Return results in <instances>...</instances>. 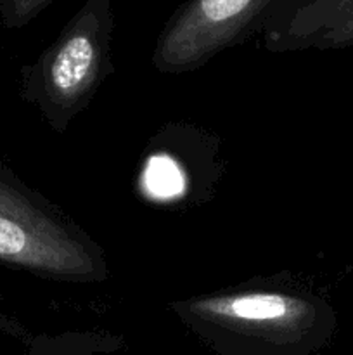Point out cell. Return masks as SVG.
<instances>
[{"label": "cell", "mask_w": 353, "mask_h": 355, "mask_svg": "<svg viewBox=\"0 0 353 355\" xmlns=\"http://www.w3.org/2000/svg\"><path fill=\"white\" fill-rule=\"evenodd\" d=\"M55 0H0V19L7 28H23Z\"/></svg>", "instance_id": "cell-6"}, {"label": "cell", "mask_w": 353, "mask_h": 355, "mask_svg": "<svg viewBox=\"0 0 353 355\" xmlns=\"http://www.w3.org/2000/svg\"><path fill=\"white\" fill-rule=\"evenodd\" d=\"M113 0H85L37 61L23 68V97L59 134L113 71Z\"/></svg>", "instance_id": "cell-2"}, {"label": "cell", "mask_w": 353, "mask_h": 355, "mask_svg": "<svg viewBox=\"0 0 353 355\" xmlns=\"http://www.w3.org/2000/svg\"><path fill=\"white\" fill-rule=\"evenodd\" d=\"M170 307L217 343L279 350L307 345L334 321L331 305L317 295L275 286L273 281L173 302Z\"/></svg>", "instance_id": "cell-1"}, {"label": "cell", "mask_w": 353, "mask_h": 355, "mask_svg": "<svg viewBox=\"0 0 353 355\" xmlns=\"http://www.w3.org/2000/svg\"><path fill=\"white\" fill-rule=\"evenodd\" d=\"M282 0H185L156 38L152 66L163 75L194 71L263 31Z\"/></svg>", "instance_id": "cell-4"}, {"label": "cell", "mask_w": 353, "mask_h": 355, "mask_svg": "<svg viewBox=\"0 0 353 355\" xmlns=\"http://www.w3.org/2000/svg\"><path fill=\"white\" fill-rule=\"evenodd\" d=\"M273 54L353 45V0H282L263 28Z\"/></svg>", "instance_id": "cell-5"}, {"label": "cell", "mask_w": 353, "mask_h": 355, "mask_svg": "<svg viewBox=\"0 0 353 355\" xmlns=\"http://www.w3.org/2000/svg\"><path fill=\"white\" fill-rule=\"evenodd\" d=\"M0 262L75 283H97L109 276L102 248L3 165H0Z\"/></svg>", "instance_id": "cell-3"}]
</instances>
